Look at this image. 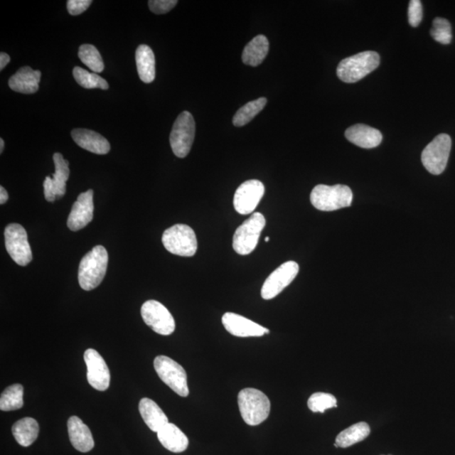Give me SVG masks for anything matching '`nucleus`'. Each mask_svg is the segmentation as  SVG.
<instances>
[{
	"label": "nucleus",
	"mask_w": 455,
	"mask_h": 455,
	"mask_svg": "<svg viewBox=\"0 0 455 455\" xmlns=\"http://www.w3.org/2000/svg\"><path fill=\"white\" fill-rule=\"evenodd\" d=\"M93 190L82 193L73 205L67 225L72 231H78L88 225L93 220Z\"/></svg>",
	"instance_id": "nucleus-15"
},
{
	"label": "nucleus",
	"mask_w": 455,
	"mask_h": 455,
	"mask_svg": "<svg viewBox=\"0 0 455 455\" xmlns=\"http://www.w3.org/2000/svg\"><path fill=\"white\" fill-rule=\"evenodd\" d=\"M68 435L74 448L82 453L93 449L95 442L87 425L78 417H71L68 421Z\"/></svg>",
	"instance_id": "nucleus-18"
},
{
	"label": "nucleus",
	"mask_w": 455,
	"mask_h": 455,
	"mask_svg": "<svg viewBox=\"0 0 455 455\" xmlns=\"http://www.w3.org/2000/svg\"><path fill=\"white\" fill-rule=\"evenodd\" d=\"M92 4L91 0H68L67 9L71 16H78L84 13Z\"/></svg>",
	"instance_id": "nucleus-36"
},
{
	"label": "nucleus",
	"mask_w": 455,
	"mask_h": 455,
	"mask_svg": "<svg viewBox=\"0 0 455 455\" xmlns=\"http://www.w3.org/2000/svg\"><path fill=\"white\" fill-rule=\"evenodd\" d=\"M353 198L352 190L345 185H317L311 194L313 206L325 212L351 206Z\"/></svg>",
	"instance_id": "nucleus-4"
},
{
	"label": "nucleus",
	"mask_w": 455,
	"mask_h": 455,
	"mask_svg": "<svg viewBox=\"0 0 455 455\" xmlns=\"http://www.w3.org/2000/svg\"><path fill=\"white\" fill-rule=\"evenodd\" d=\"M9 194L4 186H0V204L3 205L8 201Z\"/></svg>",
	"instance_id": "nucleus-39"
},
{
	"label": "nucleus",
	"mask_w": 455,
	"mask_h": 455,
	"mask_svg": "<svg viewBox=\"0 0 455 455\" xmlns=\"http://www.w3.org/2000/svg\"><path fill=\"white\" fill-rule=\"evenodd\" d=\"M299 266L294 261L287 262L272 272L264 283L262 289L263 299H274L288 287L297 277Z\"/></svg>",
	"instance_id": "nucleus-12"
},
{
	"label": "nucleus",
	"mask_w": 455,
	"mask_h": 455,
	"mask_svg": "<svg viewBox=\"0 0 455 455\" xmlns=\"http://www.w3.org/2000/svg\"><path fill=\"white\" fill-rule=\"evenodd\" d=\"M430 34L437 42L441 44H449L452 41L451 25L448 20L437 17L432 22Z\"/></svg>",
	"instance_id": "nucleus-33"
},
{
	"label": "nucleus",
	"mask_w": 455,
	"mask_h": 455,
	"mask_svg": "<svg viewBox=\"0 0 455 455\" xmlns=\"http://www.w3.org/2000/svg\"><path fill=\"white\" fill-rule=\"evenodd\" d=\"M53 162L55 166V173L52 176L53 191L56 198L60 199L66 193V181L70 177V171L68 161L60 153L53 154Z\"/></svg>",
	"instance_id": "nucleus-27"
},
{
	"label": "nucleus",
	"mask_w": 455,
	"mask_h": 455,
	"mask_svg": "<svg viewBox=\"0 0 455 455\" xmlns=\"http://www.w3.org/2000/svg\"><path fill=\"white\" fill-rule=\"evenodd\" d=\"M267 100L261 97L256 101L250 102L239 109L233 118V124L235 127H243L249 124L257 114L260 113L266 107Z\"/></svg>",
	"instance_id": "nucleus-29"
},
{
	"label": "nucleus",
	"mask_w": 455,
	"mask_h": 455,
	"mask_svg": "<svg viewBox=\"0 0 455 455\" xmlns=\"http://www.w3.org/2000/svg\"><path fill=\"white\" fill-rule=\"evenodd\" d=\"M44 186V195L45 198L49 203L55 202L56 196L54 194L53 186V180L51 177L47 176L44 181L43 183Z\"/></svg>",
	"instance_id": "nucleus-37"
},
{
	"label": "nucleus",
	"mask_w": 455,
	"mask_h": 455,
	"mask_svg": "<svg viewBox=\"0 0 455 455\" xmlns=\"http://www.w3.org/2000/svg\"><path fill=\"white\" fill-rule=\"evenodd\" d=\"M370 434V427L366 422H358L341 431L336 437L335 447L348 448L362 442Z\"/></svg>",
	"instance_id": "nucleus-26"
},
{
	"label": "nucleus",
	"mask_w": 455,
	"mask_h": 455,
	"mask_svg": "<svg viewBox=\"0 0 455 455\" xmlns=\"http://www.w3.org/2000/svg\"><path fill=\"white\" fill-rule=\"evenodd\" d=\"M265 193V186L262 181L250 180L241 184L236 190L234 207L240 215H247L255 211Z\"/></svg>",
	"instance_id": "nucleus-13"
},
{
	"label": "nucleus",
	"mask_w": 455,
	"mask_h": 455,
	"mask_svg": "<svg viewBox=\"0 0 455 455\" xmlns=\"http://www.w3.org/2000/svg\"><path fill=\"white\" fill-rule=\"evenodd\" d=\"M108 266V253L97 245L82 258L79 267V283L85 291L93 290L102 284Z\"/></svg>",
	"instance_id": "nucleus-1"
},
{
	"label": "nucleus",
	"mask_w": 455,
	"mask_h": 455,
	"mask_svg": "<svg viewBox=\"0 0 455 455\" xmlns=\"http://www.w3.org/2000/svg\"><path fill=\"white\" fill-rule=\"evenodd\" d=\"M139 412L149 429L158 432L169 423L161 408L151 399L143 398L139 402Z\"/></svg>",
	"instance_id": "nucleus-22"
},
{
	"label": "nucleus",
	"mask_w": 455,
	"mask_h": 455,
	"mask_svg": "<svg viewBox=\"0 0 455 455\" xmlns=\"http://www.w3.org/2000/svg\"><path fill=\"white\" fill-rule=\"evenodd\" d=\"M12 434L18 444L23 447H29L38 439V423L31 417L23 418L13 425Z\"/></svg>",
	"instance_id": "nucleus-25"
},
{
	"label": "nucleus",
	"mask_w": 455,
	"mask_h": 455,
	"mask_svg": "<svg viewBox=\"0 0 455 455\" xmlns=\"http://www.w3.org/2000/svg\"><path fill=\"white\" fill-rule=\"evenodd\" d=\"M41 72L31 67H22L9 80V86L14 91L22 94H33L39 89Z\"/></svg>",
	"instance_id": "nucleus-20"
},
{
	"label": "nucleus",
	"mask_w": 455,
	"mask_h": 455,
	"mask_svg": "<svg viewBox=\"0 0 455 455\" xmlns=\"http://www.w3.org/2000/svg\"><path fill=\"white\" fill-rule=\"evenodd\" d=\"M11 62V57L6 53H0V70H3L4 68Z\"/></svg>",
	"instance_id": "nucleus-38"
},
{
	"label": "nucleus",
	"mask_w": 455,
	"mask_h": 455,
	"mask_svg": "<svg viewBox=\"0 0 455 455\" xmlns=\"http://www.w3.org/2000/svg\"><path fill=\"white\" fill-rule=\"evenodd\" d=\"M73 75H74L77 83L85 89L107 90L109 88L107 80L95 73H90L80 67L74 68Z\"/></svg>",
	"instance_id": "nucleus-30"
},
{
	"label": "nucleus",
	"mask_w": 455,
	"mask_h": 455,
	"mask_svg": "<svg viewBox=\"0 0 455 455\" xmlns=\"http://www.w3.org/2000/svg\"><path fill=\"white\" fill-rule=\"evenodd\" d=\"M423 16L422 6L419 0H412L409 4L408 20L412 27L419 26Z\"/></svg>",
	"instance_id": "nucleus-34"
},
{
	"label": "nucleus",
	"mask_w": 455,
	"mask_h": 455,
	"mask_svg": "<svg viewBox=\"0 0 455 455\" xmlns=\"http://www.w3.org/2000/svg\"><path fill=\"white\" fill-rule=\"evenodd\" d=\"M157 435L159 442L171 452L182 453L188 448V437L173 423H167Z\"/></svg>",
	"instance_id": "nucleus-21"
},
{
	"label": "nucleus",
	"mask_w": 455,
	"mask_h": 455,
	"mask_svg": "<svg viewBox=\"0 0 455 455\" xmlns=\"http://www.w3.org/2000/svg\"><path fill=\"white\" fill-rule=\"evenodd\" d=\"M338 407V400L333 395L317 392L308 400V407L313 412H325L327 409Z\"/></svg>",
	"instance_id": "nucleus-32"
},
{
	"label": "nucleus",
	"mask_w": 455,
	"mask_h": 455,
	"mask_svg": "<svg viewBox=\"0 0 455 455\" xmlns=\"http://www.w3.org/2000/svg\"><path fill=\"white\" fill-rule=\"evenodd\" d=\"M345 136L349 142L363 149L379 146L383 139V136L379 130L365 124L350 127L346 130Z\"/></svg>",
	"instance_id": "nucleus-17"
},
{
	"label": "nucleus",
	"mask_w": 455,
	"mask_h": 455,
	"mask_svg": "<svg viewBox=\"0 0 455 455\" xmlns=\"http://www.w3.org/2000/svg\"><path fill=\"white\" fill-rule=\"evenodd\" d=\"M269 51V42L265 36L259 35L245 46L242 53L245 65L257 67L262 65Z\"/></svg>",
	"instance_id": "nucleus-24"
},
{
	"label": "nucleus",
	"mask_w": 455,
	"mask_h": 455,
	"mask_svg": "<svg viewBox=\"0 0 455 455\" xmlns=\"http://www.w3.org/2000/svg\"><path fill=\"white\" fill-rule=\"evenodd\" d=\"M196 124L189 112H183L176 118L170 136L173 153L178 158H185L192 149L194 142Z\"/></svg>",
	"instance_id": "nucleus-8"
},
{
	"label": "nucleus",
	"mask_w": 455,
	"mask_h": 455,
	"mask_svg": "<svg viewBox=\"0 0 455 455\" xmlns=\"http://www.w3.org/2000/svg\"><path fill=\"white\" fill-rule=\"evenodd\" d=\"M380 57L374 51H366L346 58L339 63L336 75L345 83H356L379 67Z\"/></svg>",
	"instance_id": "nucleus-3"
},
{
	"label": "nucleus",
	"mask_w": 455,
	"mask_h": 455,
	"mask_svg": "<svg viewBox=\"0 0 455 455\" xmlns=\"http://www.w3.org/2000/svg\"><path fill=\"white\" fill-rule=\"evenodd\" d=\"M265 226V217L260 213H254L235 230L233 237L235 252L242 256L252 253L256 249Z\"/></svg>",
	"instance_id": "nucleus-6"
},
{
	"label": "nucleus",
	"mask_w": 455,
	"mask_h": 455,
	"mask_svg": "<svg viewBox=\"0 0 455 455\" xmlns=\"http://www.w3.org/2000/svg\"><path fill=\"white\" fill-rule=\"evenodd\" d=\"M141 316L145 324L156 333L169 336L175 331L176 323L171 312L156 300H149L141 308Z\"/></svg>",
	"instance_id": "nucleus-11"
},
{
	"label": "nucleus",
	"mask_w": 455,
	"mask_h": 455,
	"mask_svg": "<svg viewBox=\"0 0 455 455\" xmlns=\"http://www.w3.org/2000/svg\"><path fill=\"white\" fill-rule=\"evenodd\" d=\"M164 247L176 256L193 257L198 250V240L192 228L186 225H176L164 232Z\"/></svg>",
	"instance_id": "nucleus-5"
},
{
	"label": "nucleus",
	"mask_w": 455,
	"mask_h": 455,
	"mask_svg": "<svg viewBox=\"0 0 455 455\" xmlns=\"http://www.w3.org/2000/svg\"><path fill=\"white\" fill-rule=\"evenodd\" d=\"M177 3L176 0H150L149 7L153 13L162 15L171 11Z\"/></svg>",
	"instance_id": "nucleus-35"
},
{
	"label": "nucleus",
	"mask_w": 455,
	"mask_h": 455,
	"mask_svg": "<svg viewBox=\"0 0 455 455\" xmlns=\"http://www.w3.org/2000/svg\"><path fill=\"white\" fill-rule=\"evenodd\" d=\"M4 240L9 255L18 265L25 267L33 261L28 236L19 224L9 225L4 230Z\"/></svg>",
	"instance_id": "nucleus-10"
},
{
	"label": "nucleus",
	"mask_w": 455,
	"mask_h": 455,
	"mask_svg": "<svg viewBox=\"0 0 455 455\" xmlns=\"http://www.w3.org/2000/svg\"><path fill=\"white\" fill-rule=\"evenodd\" d=\"M4 149V141L3 139H0V154H2Z\"/></svg>",
	"instance_id": "nucleus-40"
},
{
	"label": "nucleus",
	"mask_w": 455,
	"mask_h": 455,
	"mask_svg": "<svg viewBox=\"0 0 455 455\" xmlns=\"http://www.w3.org/2000/svg\"><path fill=\"white\" fill-rule=\"evenodd\" d=\"M79 58L82 63L95 73L104 70V63L101 53L93 45L83 44L79 49Z\"/></svg>",
	"instance_id": "nucleus-31"
},
{
	"label": "nucleus",
	"mask_w": 455,
	"mask_h": 455,
	"mask_svg": "<svg viewBox=\"0 0 455 455\" xmlns=\"http://www.w3.org/2000/svg\"><path fill=\"white\" fill-rule=\"evenodd\" d=\"M84 359L87 367L89 384L95 390H107L110 385L111 375L102 355L97 350L90 348L86 350Z\"/></svg>",
	"instance_id": "nucleus-14"
},
{
	"label": "nucleus",
	"mask_w": 455,
	"mask_h": 455,
	"mask_svg": "<svg viewBox=\"0 0 455 455\" xmlns=\"http://www.w3.org/2000/svg\"><path fill=\"white\" fill-rule=\"evenodd\" d=\"M71 136L80 147L97 154H107L111 145L103 136L89 129H77L71 132Z\"/></svg>",
	"instance_id": "nucleus-19"
},
{
	"label": "nucleus",
	"mask_w": 455,
	"mask_h": 455,
	"mask_svg": "<svg viewBox=\"0 0 455 455\" xmlns=\"http://www.w3.org/2000/svg\"><path fill=\"white\" fill-rule=\"evenodd\" d=\"M159 379L181 397H188V376L183 367L166 356H158L154 361Z\"/></svg>",
	"instance_id": "nucleus-7"
},
{
	"label": "nucleus",
	"mask_w": 455,
	"mask_h": 455,
	"mask_svg": "<svg viewBox=\"0 0 455 455\" xmlns=\"http://www.w3.org/2000/svg\"><path fill=\"white\" fill-rule=\"evenodd\" d=\"M136 68L141 80L152 83L156 78V58L147 45H140L136 51Z\"/></svg>",
	"instance_id": "nucleus-23"
},
{
	"label": "nucleus",
	"mask_w": 455,
	"mask_h": 455,
	"mask_svg": "<svg viewBox=\"0 0 455 455\" xmlns=\"http://www.w3.org/2000/svg\"><path fill=\"white\" fill-rule=\"evenodd\" d=\"M241 417L247 424L257 426L267 419L271 411V402L261 390L244 389L238 395Z\"/></svg>",
	"instance_id": "nucleus-2"
},
{
	"label": "nucleus",
	"mask_w": 455,
	"mask_h": 455,
	"mask_svg": "<svg viewBox=\"0 0 455 455\" xmlns=\"http://www.w3.org/2000/svg\"><path fill=\"white\" fill-rule=\"evenodd\" d=\"M222 323L229 333L239 338L262 336L269 333V330L265 327L235 313H225L222 317Z\"/></svg>",
	"instance_id": "nucleus-16"
},
{
	"label": "nucleus",
	"mask_w": 455,
	"mask_h": 455,
	"mask_svg": "<svg viewBox=\"0 0 455 455\" xmlns=\"http://www.w3.org/2000/svg\"><path fill=\"white\" fill-rule=\"evenodd\" d=\"M269 240H270V238H269V237H266V238H265V241H266V242H268V241H269Z\"/></svg>",
	"instance_id": "nucleus-41"
},
{
	"label": "nucleus",
	"mask_w": 455,
	"mask_h": 455,
	"mask_svg": "<svg viewBox=\"0 0 455 455\" xmlns=\"http://www.w3.org/2000/svg\"><path fill=\"white\" fill-rule=\"evenodd\" d=\"M452 141L450 136L441 134L423 150L422 162L432 175H440L447 166Z\"/></svg>",
	"instance_id": "nucleus-9"
},
{
	"label": "nucleus",
	"mask_w": 455,
	"mask_h": 455,
	"mask_svg": "<svg viewBox=\"0 0 455 455\" xmlns=\"http://www.w3.org/2000/svg\"><path fill=\"white\" fill-rule=\"evenodd\" d=\"M23 395L24 388L21 385L16 384L8 387L0 397V410L3 412H11L21 409L24 406Z\"/></svg>",
	"instance_id": "nucleus-28"
}]
</instances>
